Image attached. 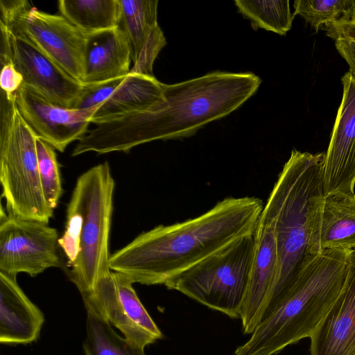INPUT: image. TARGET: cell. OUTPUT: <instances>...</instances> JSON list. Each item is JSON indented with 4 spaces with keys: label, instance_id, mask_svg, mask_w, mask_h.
I'll return each instance as SVG.
<instances>
[{
    "label": "cell",
    "instance_id": "cell-1",
    "mask_svg": "<svg viewBox=\"0 0 355 355\" xmlns=\"http://www.w3.org/2000/svg\"><path fill=\"white\" fill-rule=\"evenodd\" d=\"M261 83V78L252 72L221 71L164 83L161 103L94 123L95 128L78 141L71 155L127 153L143 144L192 136L205 125L239 109Z\"/></svg>",
    "mask_w": 355,
    "mask_h": 355
},
{
    "label": "cell",
    "instance_id": "cell-2",
    "mask_svg": "<svg viewBox=\"0 0 355 355\" xmlns=\"http://www.w3.org/2000/svg\"><path fill=\"white\" fill-rule=\"evenodd\" d=\"M264 204L228 197L201 215L142 232L110 257L111 270L134 283L165 285L202 261L255 232Z\"/></svg>",
    "mask_w": 355,
    "mask_h": 355
},
{
    "label": "cell",
    "instance_id": "cell-3",
    "mask_svg": "<svg viewBox=\"0 0 355 355\" xmlns=\"http://www.w3.org/2000/svg\"><path fill=\"white\" fill-rule=\"evenodd\" d=\"M325 153L291 151L264 204L261 215L275 234L277 264L275 279L261 310L259 324L281 304L305 266L321 251V210L325 196Z\"/></svg>",
    "mask_w": 355,
    "mask_h": 355
},
{
    "label": "cell",
    "instance_id": "cell-4",
    "mask_svg": "<svg viewBox=\"0 0 355 355\" xmlns=\"http://www.w3.org/2000/svg\"><path fill=\"white\" fill-rule=\"evenodd\" d=\"M352 250L325 249L302 270L281 304L234 355H274L310 338L341 293Z\"/></svg>",
    "mask_w": 355,
    "mask_h": 355
},
{
    "label": "cell",
    "instance_id": "cell-5",
    "mask_svg": "<svg viewBox=\"0 0 355 355\" xmlns=\"http://www.w3.org/2000/svg\"><path fill=\"white\" fill-rule=\"evenodd\" d=\"M37 138L19 114L15 94L1 90L0 182L7 212L49 223L53 210L46 202L40 182Z\"/></svg>",
    "mask_w": 355,
    "mask_h": 355
},
{
    "label": "cell",
    "instance_id": "cell-6",
    "mask_svg": "<svg viewBox=\"0 0 355 355\" xmlns=\"http://www.w3.org/2000/svg\"><path fill=\"white\" fill-rule=\"evenodd\" d=\"M115 187L107 162L81 174L70 200L83 216L80 253L68 275L80 293L92 291L100 276L110 270L109 238Z\"/></svg>",
    "mask_w": 355,
    "mask_h": 355
},
{
    "label": "cell",
    "instance_id": "cell-7",
    "mask_svg": "<svg viewBox=\"0 0 355 355\" xmlns=\"http://www.w3.org/2000/svg\"><path fill=\"white\" fill-rule=\"evenodd\" d=\"M255 245L254 232L205 259L164 286L228 317L239 318Z\"/></svg>",
    "mask_w": 355,
    "mask_h": 355
},
{
    "label": "cell",
    "instance_id": "cell-8",
    "mask_svg": "<svg viewBox=\"0 0 355 355\" xmlns=\"http://www.w3.org/2000/svg\"><path fill=\"white\" fill-rule=\"evenodd\" d=\"M56 229L40 221L10 214L1 208L0 272L35 277L51 268H62Z\"/></svg>",
    "mask_w": 355,
    "mask_h": 355
},
{
    "label": "cell",
    "instance_id": "cell-9",
    "mask_svg": "<svg viewBox=\"0 0 355 355\" xmlns=\"http://www.w3.org/2000/svg\"><path fill=\"white\" fill-rule=\"evenodd\" d=\"M8 33L1 39V64L12 62L24 83L53 104L76 109L86 84L72 78L24 34Z\"/></svg>",
    "mask_w": 355,
    "mask_h": 355
},
{
    "label": "cell",
    "instance_id": "cell-10",
    "mask_svg": "<svg viewBox=\"0 0 355 355\" xmlns=\"http://www.w3.org/2000/svg\"><path fill=\"white\" fill-rule=\"evenodd\" d=\"M0 27L24 34L69 75L83 83L87 35L61 15L33 7Z\"/></svg>",
    "mask_w": 355,
    "mask_h": 355
},
{
    "label": "cell",
    "instance_id": "cell-11",
    "mask_svg": "<svg viewBox=\"0 0 355 355\" xmlns=\"http://www.w3.org/2000/svg\"><path fill=\"white\" fill-rule=\"evenodd\" d=\"M16 107L38 138L59 152L89 130L96 107L71 109L53 104L23 83L15 94Z\"/></svg>",
    "mask_w": 355,
    "mask_h": 355
},
{
    "label": "cell",
    "instance_id": "cell-12",
    "mask_svg": "<svg viewBox=\"0 0 355 355\" xmlns=\"http://www.w3.org/2000/svg\"><path fill=\"white\" fill-rule=\"evenodd\" d=\"M164 83L154 76L135 73L105 82L86 84V92L76 109L96 107L91 123L146 110L164 99Z\"/></svg>",
    "mask_w": 355,
    "mask_h": 355
},
{
    "label": "cell",
    "instance_id": "cell-13",
    "mask_svg": "<svg viewBox=\"0 0 355 355\" xmlns=\"http://www.w3.org/2000/svg\"><path fill=\"white\" fill-rule=\"evenodd\" d=\"M343 97L325 153L324 194L353 193L355 184V80L348 71L341 78Z\"/></svg>",
    "mask_w": 355,
    "mask_h": 355
},
{
    "label": "cell",
    "instance_id": "cell-14",
    "mask_svg": "<svg viewBox=\"0 0 355 355\" xmlns=\"http://www.w3.org/2000/svg\"><path fill=\"white\" fill-rule=\"evenodd\" d=\"M309 338L311 355H355V249L341 293Z\"/></svg>",
    "mask_w": 355,
    "mask_h": 355
},
{
    "label": "cell",
    "instance_id": "cell-15",
    "mask_svg": "<svg viewBox=\"0 0 355 355\" xmlns=\"http://www.w3.org/2000/svg\"><path fill=\"white\" fill-rule=\"evenodd\" d=\"M255 238L248 284L240 311L244 334H251L259 324L260 312L271 289L277 269V252L273 228L261 214Z\"/></svg>",
    "mask_w": 355,
    "mask_h": 355
},
{
    "label": "cell",
    "instance_id": "cell-16",
    "mask_svg": "<svg viewBox=\"0 0 355 355\" xmlns=\"http://www.w3.org/2000/svg\"><path fill=\"white\" fill-rule=\"evenodd\" d=\"M17 276L0 272V343L28 344L40 336L44 322L40 309L26 295Z\"/></svg>",
    "mask_w": 355,
    "mask_h": 355
},
{
    "label": "cell",
    "instance_id": "cell-17",
    "mask_svg": "<svg viewBox=\"0 0 355 355\" xmlns=\"http://www.w3.org/2000/svg\"><path fill=\"white\" fill-rule=\"evenodd\" d=\"M130 46L119 27L87 35L85 84H95L124 76L130 71Z\"/></svg>",
    "mask_w": 355,
    "mask_h": 355
},
{
    "label": "cell",
    "instance_id": "cell-18",
    "mask_svg": "<svg viewBox=\"0 0 355 355\" xmlns=\"http://www.w3.org/2000/svg\"><path fill=\"white\" fill-rule=\"evenodd\" d=\"M320 248L355 249V193L334 192L324 196L320 216Z\"/></svg>",
    "mask_w": 355,
    "mask_h": 355
},
{
    "label": "cell",
    "instance_id": "cell-19",
    "mask_svg": "<svg viewBox=\"0 0 355 355\" xmlns=\"http://www.w3.org/2000/svg\"><path fill=\"white\" fill-rule=\"evenodd\" d=\"M80 294L87 295L102 315L129 340L145 348L157 340L132 322L125 314L111 270L100 276L92 291L81 292Z\"/></svg>",
    "mask_w": 355,
    "mask_h": 355
},
{
    "label": "cell",
    "instance_id": "cell-20",
    "mask_svg": "<svg viewBox=\"0 0 355 355\" xmlns=\"http://www.w3.org/2000/svg\"><path fill=\"white\" fill-rule=\"evenodd\" d=\"M87 311L85 355H146L144 347L119 336L86 295L81 294Z\"/></svg>",
    "mask_w": 355,
    "mask_h": 355
},
{
    "label": "cell",
    "instance_id": "cell-21",
    "mask_svg": "<svg viewBox=\"0 0 355 355\" xmlns=\"http://www.w3.org/2000/svg\"><path fill=\"white\" fill-rule=\"evenodd\" d=\"M59 14L85 35L119 26L120 0H59Z\"/></svg>",
    "mask_w": 355,
    "mask_h": 355
},
{
    "label": "cell",
    "instance_id": "cell-22",
    "mask_svg": "<svg viewBox=\"0 0 355 355\" xmlns=\"http://www.w3.org/2000/svg\"><path fill=\"white\" fill-rule=\"evenodd\" d=\"M119 27L128 40L135 63L160 26L157 22V0H120Z\"/></svg>",
    "mask_w": 355,
    "mask_h": 355
},
{
    "label": "cell",
    "instance_id": "cell-23",
    "mask_svg": "<svg viewBox=\"0 0 355 355\" xmlns=\"http://www.w3.org/2000/svg\"><path fill=\"white\" fill-rule=\"evenodd\" d=\"M239 12L248 19L254 29L262 28L285 35L292 27L294 19L288 0H235Z\"/></svg>",
    "mask_w": 355,
    "mask_h": 355
},
{
    "label": "cell",
    "instance_id": "cell-24",
    "mask_svg": "<svg viewBox=\"0 0 355 355\" xmlns=\"http://www.w3.org/2000/svg\"><path fill=\"white\" fill-rule=\"evenodd\" d=\"M36 150L40 182L48 206L55 209L62 194V186L59 164L55 148L37 138Z\"/></svg>",
    "mask_w": 355,
    "mask_h": 355
},
{
    "label": "cell",
    "instance_id": "cell-25",
    "mask_svg": "<svg viewBox=\"0 0 355 355\" xmlns=\"http://www.w3.org/2000/svg\"><path fill=\"white\" fill-rule=\"evenodd\" d=\"M355 0H296L293 15H300L316 31L324 24L339 19Z\"/></svg>",
    "mask_w": 355,
    "mask_h": 355
},
{
    "label": "cell",
    "instance_id": "cell-26",
    "mask_svg": "<svg viewBox=\"0 0 355 355\" xmlns=\"http://www.w3.org/2000/svg\"><path fill=\"white\" fill-rule=\"evenodd\" d=\"M113 274L119 300L128 318L157 340L161 338L162 334L138 297L132 287L133 282L122 273Z\"/></svg>",
    "mask_w": 355,
    "mask_h": 355
},
{
    "label": "cell",
    "instance_id": "cell-27",
    "mask_svg": "<svg viewBox=\"0 0 355 355\" xmlns=\"http://www.w3.org/2000/svg\"><path fill=\"white\" fill-rule=\"evenodd\" d=\"M83 216L78 207L69 200L67 208V220L64 232L58 239L70 266L76 260L80 250Z\"/></svg>",
    "mask_w": 355,
    "mask_h": 355
},
{
    "label": "cell",
    "instance_id": "cell-28",
    "mask_svg": "<svg viewBox=\"0 0 355 355\" xmlns=\"http://www.w3.org/2000/svg\"><path fill=\"white\" fill-rule=\"evenodd\" d=\"M1 65V90L8 95L15 94L24 83L23 76L12 62Z\"/></svg>",
    "mask_w": 355,
    "mask_h": 355
},
{
    "label": "cell",
    "instance_id": "cell-29",
    "mask_svg": "<svg viewBox=\"0 0 355 355\" xmlns=\"http://www.w3.org/2000/svg\"><path fill=\"white\" fill-rule=\"evenodd\" d=\"M326 35L334 40L341 38L355 42V24L338 19L321 27Z\"/></svg>",
    "mask_w": 355,
    "mask_h": 355
},
{
    "label": "cell",
    "instance_id": "cell-30",
    "mask_svg": "<svg viewBox=\"0 0 355 355\" xmlns=\"http://www.w3.org/2000/svg\"><path fill=\"white\" fill-rule=\"evenodd\" d=\"M335 46L349 66V72L355 80V42L345 39L335 40Z\"/></svg>",
    "mask_w": 355,
    "mask_h": 355
},
{
    "label": "cell",
    "instance_id": "cell-31",
    "mask_svg": "<svg viewBox=\"0 0 355 355\" xmlns=\"http://www.w3.org/2000/svg\"><path fill=\"white\" fill-rule=\"evenodd\" d=\"M339 19L355 24V3L349 11L343 15Z\"/></svg>",
    "mask_w": 355,
    "mask_h": 355
}]
</instances>
